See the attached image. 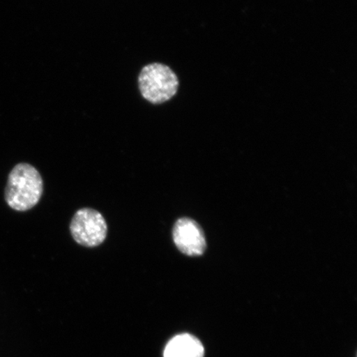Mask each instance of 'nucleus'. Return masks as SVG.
<instances>
[{"label": "nucleus", "instance_id": "nucleus-1", "mask_svg": "<svg viewBox=\"0 0 357 357\" xmlns=\"http://www.w3.org/2000/svg\"><path fill=\"white\" fill-rule=\"evenodd\" d=\"M43 193V181L32 165L17 164L8 176L4 199L13 211L25 212L37 205Z\"/></svg>", "mask_w": 357, "mask_h": 357}, {"label": "nucleus", "instance_id": "nucleus-2", "mask_svg": "<svg viewBox=\"0 0 357 357\" xmlns=\"http://www.w3.org/2000/svg\"><path fill=\"white\" fill-rule=\"evenodd\" d=\"M138 84L141 95L153 105H160L176 96L178 88L177 75L169 66L151 63L142 69Z\"/></svg>", "mask_w": 357, "mask_h": 357}, {"label": "nucleus", "instance_id": "nucleus-3", "mask_svg": "<svg viewBox=\"0 0 357 357\" xmlns=\"http://www.w3.org/2000/svg\"><path fill=\"white\" fill-rule=\"evenodd\" d=\"M70 230L78 244L86 248H96L105 242L108 227L100 212L84 208L75 213Z\"/></svg>", "mask_w": 357, "mask_h": 357}, {"label": "nucleus", "instance_id": "nucleus-4", "mask_svg": "<svg viewBox=\"0 0 357 357\" xmlns=\"http://www.w3.org/2000/svg\"><path fill=\"white\" fill-rule=\"evenodd\" d=\"M173 241L178 251L189 257H198L206 249V240L202 229L195 220L181 218L173 227Z\"/></svg>", "mask_w": 357, "mask_h": 357}, {"label": "nucleus", "instance_id": "nucleus-5", "mask_svg": "<svg viewBox=\"0 0 357 357\" xmlns=\"http://www.w3.org/2000/svg\"><path fill=\"white\" fill-rule=\"evenodd\" d=\"M204 348L197 337L189 333L174 337L167 343L164 357H204Z\"/></svg>", "mask_w": 357, "mask_h": 357}]
</instances>
